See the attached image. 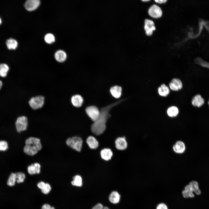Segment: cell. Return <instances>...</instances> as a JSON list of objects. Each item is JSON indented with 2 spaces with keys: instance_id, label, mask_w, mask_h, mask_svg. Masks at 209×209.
<instances>
[{
  "instance_id": "cell-33",
  "label": "cell",
  "mask_w": 209,
  "mask_h": 209,
  "mask_svg": "<svg viewBox=\"0 0 209 209\" xmlns=\"http://www.w3.org/2000/svg\"><path fill=\"white\" fill-rule=\"evenodd\" d=\"M92 209H110L108 207L105 206L104 207L102 204L98 203L94 206Z\"/></svg>"
},
{
  "instance_id": "cell-31",
  "label": "cell",
  "mask_w": 209,
  "mask_h": 209,
  "mask_svg": "<svg viewBox=\"0 0 209 209\" xmlns=\"http://www.w3.org/2000/svg\"><path fill=\"white\" fill-rule=\"evenodd\" d=\"M195 62L202 66L209 69V63L206 62L200 59H197Z\"/></svg>"
},
{
  "instance_id": "cell-43",
  "label": "cell",
  "mask_w": 209,
  "mask_h": 209,
  "mask_svg": "<svg viewBox=\"0 0 209 209\" xmlns=\"http://www.w3.org/2000/svg\"><path fill=\"white\" fill-rule=\"evenodd\" d=\"M50 209H51V208H50Z\"/></svg>"
},
{
  "instance_id": "cell-13",
  "label": "cell",
  "mask_w": 209,
  "mask_h": 209,
  "mask_svg": "<svg viewBox=\"0 0 209 209\" xmlns=\"http://www.w3.org/2000/svg\"><path fill=\"white\" fill-rule=\"evenodd\" d=\"M115 143L116 148L120 150L125 149L127 146V143L125 137L117 138L115 141Z\"/></svg>"
},
{
  "instance_id": "cell-9",
  "label": "cell",
  "mask_w": 209,
  "mask_h": 209,
  "mask_svg": "<svg viewBox=\"0 0 209 209\" xmlns=\"http://www.w3.org/2000/svg\"><path fill=\"white\" fill-rule=\"evenodd\" d=\"M144 29L146 35L148 36H151L153 31L156 29L153 21L147 19H146L144 21Z\"/></svg>"
},
{
  "instance_id": "cell-1",
  "label": "cell",
  "mask_w": 209,
  "mask_h": 209,
  "mask_svg": "<svg viewBox=\"0 0 209 209\" xmlns=\"http://www.w3.org/2000/svg\"><path fill=\"white\" fill-rule=\"evenodd\" d=\"M120 100L102 108L100 111V114L98 119L92 125L91 130L94 134L99 135L103 133L106 128V123L109 118V111L113 107L123 101Z\"/></svg>"
},
{
  "instance_id": "cell-24",
  "label": "cell",
  "mask_w": 209,
  "mask_h": 209,
  "mask_svg": "<svg viewBox=\"0 0 209 209\" xmlns=\"http://www.w3.org/2000/svg\"><path fill=\"white\" fill-rule=\"evenodd\" d=\"M179 113L178 109L175 106H172L168 108L167 110L168 115L171 117L176 116Z\"/></svg>"
},
{
  "instance_id": "cell-32",
  "label": "cell",
  "mask_w": 209,
  "mask_h": 209,
  "mask_svg": "<svg viewBox=\"0 0 209 209\" xmlns=\"http://www.w3.org/2000/svg\"><path fill=\"white\" fill-rule=\"evenodd\" d=\"M8 143L5 140L0 141V151H5L8 148Z\"/></svg>"
},
{
  "instance_id": "cell-8",
  "label": "cell",
  "mask_w": 209,
  "mask_h": 209,
  "mask_svg": "<svg viewBox=\"0 0 209 209\" xmlns=\"http://www.w3.org/2000/svg\"><path fill=\"white\" fill-rule=\"evenodd\" d=\"M148 12L150 16L154 18L161 17L163 14L162 11L160 7L155 4L150 6L148 9Z\"/></svg>"
},
{
  "instance_id": "cell-23",
  "label": "cell",
  "mask_w": 209,
  "mask_h": 209,
  "mask_svg": "<svg viewBox=\"0 0 209 209\" xmlns=\"http://www.w3.org/2000/svg\"><path fill=\"white\" fill-rule=\"evenodd\" d=\"M6 44L8 48L10 50L15 49L18 46V42L15 39L10 38L7 39Z\"/></svg>"
},
{
  "instance_id": "cell-16",
  "label": "cell",
  "mask_w": 209,
  "mask_h": 209,
  "mask_svg": "<svg viewBox=\"0 0 209 209\" xmlns=\"http://www.w3.org/2000/svg\"><path fill=\"white\" fill-rule=\"evenodd\" d=\"M204 103V100L199 94L195 96L192 100V105L195 107H200L202 106Z\"/></svg>"
},
{
  "instance_id": "cell-30",
  "label": "cell",
  "mask_w": 209,
  "mask_h": 209,
  "mask_svg": "<svg viewBox=\"0 0 209 209\" xmlns=\"http://www.w3.org/2000/svg\"><path fill=\"white\" fill-rule=\"evenodd\" d=\"M51 185L48 183H46L44 188L41 190L42 192L44 194H48L51 190Z\"/></svg>"
},
{
  "instance_id": "cell-3",
  "label": "cell",
  "mask_w": 209,
  "mask_h": 209,
  "mask_svg": "<svg viewBox=\"0 0 209 209\" xmlns=\"http://www.w3.org/2000/svg\"><path fill=\"white\" fill-rule=\"evenodd\" d=\"M193 192H195L197 195H199L201 193L198 183L194 181L191 182L188 185L185 186L182 194L183 196L185 198H192L194 197Z\"/></svg>"
},
{
  "instance_id": "cell-35",
  "label": "cell",
  "mask_w": 209,
  "mask_h": 209,
  "mask_svg": "<svg viewBox=\"0 0 209 209\" xmlns=\"http://www.w3.org/2000/svg\"><path fill=\"white\" fill-rule=\"evenodd\" d=\"M156 209H168L167 205L164 203H160L158 204L156 207Z\"/></svg>"
},
{
  "instance_id": "cell-39",
  "label": "cell",
  "mask_w": 209,
  "mask_h": 209,
  "mask_svg": "<svg viewBox=\"0 0 209 209\" xmlns=\"http://www.w3.org/2000/svg\"><path fill=\"white\" fill-rule=\"evenodd\" d=\"M51 209H55V208L54 207L51 206Z\"/></svg>"
},
{
  "instance_id": "cell-41",
  "label": "cell",
  "mask_w": 209,
  "mask_h": 209,
  "mask_svg": "<svg viewBox=\"0 0 209 209\" xmlns=\"http://www.w3.org/2000/svg\"><path fill=\"white\" fill-rule=\"evenodd\" d=\"M149 1V0H142V1Z\"/></svg>"
},
{
  "instance_id": "cell-37",
  "label": "cell",
  "mask_w": 209,
  "mask_h": 209,
  "mask_svg": "<svg viewBox=\"0 0 209 209\" xmlns=\"http://www.w3.org/2000/svg\"><path fill=\"white\" fill-rule=\"evenodd\" d=\"M155 1L158 3H165L167 1V0H155Z\"/></svg>"
},
{
  "instance_id": "cell-38",
  "label": "cell",
  "mask_w": 209,
  "mask_h": 209,
  "mask_svg": "<svg viewBox=\"0 0 209 209\" xmlns=\"http://www.w3.org/2000/svg\"><path fill=\"white\" fill-rule=\"evenodd\" d=\"M2 85V83L1 81L0 80V89H1Z\"/></svg>"
},
{
  "instance_id": "cell-17",
  "label": "cell",
  "mask_w": 209,
  "mask_h": 209,
  "mask_svg": "<svg viewBox=\"0 0 209 209\" xmlns=\"http://www.w3.org/2000/svg\"><path fill=\"white\" fill-rule=\"evenodd\" d=\"M122 89L121 87L117 85L112 87L110 90L111 95L114 98H118L121 95Z\"/></svg>"
},
{
  "instance_id": "cell-20",
  "label": "cell",
  "mask_w": 209,
  "mask_h": 209,
  "mask_svg": "<svg viewBox=\"0 0 209 209\" xmlns=\"http://www.w3.org/2000/svg\"><path fill=\"white\" fill-rule=\"evenodd\" d=\"M158 91L159 95L162 97L167 96L170 92L169 88L165 84H162L158 88Z\"/></svg>"
},
{
  "instance_id": "cell-29",
  "label": "cell",
  "mask_w": 209,
  "mask_h": 209,
  "mask_svg": "<svg viewBox=\"0 0 209 209\" xmlns=\"http://www.w3.org/2000/svg\"><path fill=\"white\" fill-rule=\"evenodd\" d=\"M44 39L47 43L51 44L55 42V38L53 34L51 33H48L45 36Z\"/></svg>"
},
{
  "instance_id": "cell-28",
  "label": "cell",
  "mask_w": 209,
  "mask_h": 209,
  "mask_svg": "<svg viewBox=\"0 0 209 209\" xmlns=\"http://www.w3.org/2000/svg\"><path fill=\"white\" fill-rule=\"evenodd\" d=\"M17 181L18 183H23L25 179L26 175L24 173L22 172H16Z\"/></svg>"
},
{
  "instance_id": "cell-18",
  "label": "cell",
  "mask_w": 209,
  "mask_h": 209,
  "mask_svg": "<svg viewBox=\"0 0 209 209\" xmlns=\"http://www.w3.org/2000/svg\"><path fill=\"white\" fill-rule=\"evenodd\" d=\"M55 58L57 61L59 62H62L65 61L67 58L66 53L62 50H60L56 52Z\"/></svg>"
},
{
  "instance_id": "cell-27",
  "label": "cell",
  "mask_w": 209,
  "mask_h": 209,
  "mask_svg": "<svg viewBox=\"0 0 209 209\" xmlns=\"http://www.w3.org/2000/svg\"><path fill=\"white\" fill-rule=\"evenodd\" d=\"M9 67L7 65L5 64H0V76L4 77L7 75Z\"/></svg>"
},
{
  "instance_id": "cell-40",
  "label": "cell",
  "mask_w": 209,
  "mask_h": 209,
  "mask_svg": "<svg viewBox=\"0 0 209 209\" xmlns=\"http://www.w3.org/2000/svg\"><path fill=\"white\" fill-rule=\"evenodd\" d=\"M1 23H2L0 17V25L1 24Z\"/></svg>"
},
{
  "instance_id": "cell-19",
  "label": "cell",
  "mask_w": 209,
  "mask_h": 209,
  "mask_svg": "<svg viewBox=\"0 0 209 209\" xmlns=\"http://www.w3.org/2000/svg\"><path fill=\"white\" fill-rule=\"evenodd\" d=\"M101 158L103 159L108 161L111 159L113 155L111 150L109 148H104L100 152Z\"/></svg>"
},
{
  "instance_id": "cell-6",
  "label": "cell",
  "mask_w": 209,
  "mask_h": 209,
  "mask_svg": "<svg viewBox=\"0 0 209 209\" xmlns=\"http://www.w3.org/2000/svg\"><path fill=\"white\" fill-rule=\"evenodd\" d=\"M16 130L18 132L26 130L28 125L27 118L25 116L19 117L15 122Z\"/></svg>"
},
{
  "instance_id": "cell-2",
  "label": "cell",
  "mask_w": 209,
  "mask_h": 209,
  "mask_svg": "<svg viewBox=\"0 0 209 209\" xmlns=\"http://www.w3.org/2000/svg\"><path fill=\"white\" fill-rule=\"evenodd\" d=\"M42 147V145L39 138L30 137L26 140L24 152L27 155L33 156L40 151Z\"/></svg>"
},
{
  "instance_id": "cell-22",
  "label": "cell",
  "mask_w": 209,
  "mask_h": 209,
  "mask_svg": "<svg viewBox=\"0 0 209 209\" xmlns=\"http://www.w3.org/2000/svg\"><path fill=\"white\" fill-rule=\"evenodd\" d=\"M109 200L113 204L118 203L120 200V195L116 191L112 192L109 196Z\"/></svg>"
},
{
  "instance_id": "cell-10",
  "label": "cell",
  "mask_w": 209,
  "mask_h": 209,
  "mask_svg": "<svg viewBox=\"0 0 209 209\" xmlns=\"http://www.w3.org/2000/svg\"><path fill=\"white\" fill-rule=\"evenodd\" d=\"M40 3L39 0H28L25 3V8L28 11H32L36 9Z\"/></svg>"
},
{
  "instance_id": "cell-14",
  "label": "cell",
  "mask_w": 209,
  "mask_h": 209,
  "mask_svg": "<svg viewBox=\"0 0 209 209\" xmlns=\"http://www.w3.org/2000/svg\"><path fill=\"white\" fill-rule=\"evenodd\" d=\"M71 102L74 107H79L82 105L83 102V99L81 95L76 94L71 97Z\"/></svg>"
},
{
  "instance_id": "cell-12",
  "label": "cell",
  "mask_w": 209,
  "mask_h": 209,
  "mask_svg": "<svg viewBox=\"0 0 209 209\" xmlns=\"http://www.w3.org/2000/svg\"><path fill=\"white\" fill-rule=\"evenodd\" d=\"M41 165L37 163L32 164L27 167V171L28 174L30 175L39 174L40 172Z\"/></svg>"
},
{
  "instance_id": "cell-21",
  "label": "cell",
  "mask_w": 209,
  "mask_h": 209,
  "mask_svg": "<svg viewBox=\"0 0 209 209\" xmlns=\"http://www.w3.org/2000/svg\"><path fill=\"white\" fill-rule=\"evenodd\" d=\"M86 142L88 145L91 149H95L98 147V142L93 136H91L88 137Z\"/></svg>"
},
{
  "instance_id": "cell-34",
  "label": "cell",
  "mask_w": 209,
  "mask_h": 209,
  "mask_svg": "<svg viewBox=\"0 0 209 209\" xmlns=\"http://www.w3.org/2000/svg\"><path fill=\"white\" fill-rule=\"evenodd\" d=\"M46 183L43 181H40L37 183V186L41 190H42L45 186Z\"/></svg>"
},
{
  "instance_id": "cell-15",
  "label": "cell",
  "mask_w": 209,
  "mask_h": 209,
  "mask_svg": "<svg viewBox=\"0 0 209 209\" xmlns=\"http://www.w3.org/2000/svg\"><path fill=\"white\" fill-rule=\"evenodd\" d=\"M173 149L176 153L181 154L185 151V147L183 142L179 141L176 142L173 146Z\"/></svg>"
},
{
  "instance_id": "cell-5",
  "label": "cell",
  "mask_w": 209,
  "mask_h": 209,
  "mask_svg": "<svg viewBox=\"0 0 209 209\" xmlns=\"http://www.w3.org/2000/svg\"><path fill=\"white\" fill-rule=\"evenodd\" d=\"M45 98L43 96H37L31 98L28 101L30 107L34 110L42 108L44 103Z\"/></svg>"
},
{
  "instance_id": "cell-42",
  "label": "cell",
  "mask_w": 209,
  "mask_h": 209,
  "mask_svg": "<svg viewBox=\"0 0 209 209\" xmlns=\"http://www.w3.org/2000/svg\"><path fill=\"white\" fill-rule=\"evenodd\" d=\"M208 105H209V101H208Z\"/></svg>"
},
{
  "instance_id": "cell-7",
  "label": "cell",
  "mask_w": 209,
  "mask_h": 209,
  "mask_svg": "<svg viewBox=\"0 0 209 209\" xmlns=\"http://www.w3.org/2000/svg\"><path fill=\"white\" fill-rule=\"evenodd\" d=\"M85 111L88 116L94 122L96 121L100 116V111L95 106H91L87 107Z\"/></svg>"
},
{
  "instance_id": "cell-36",
  "label": "cell",
  "mask_w": 209,
  "mask_h": 209,
  "mask_svg": "<svg viewBox=\"0 0 209 209\" xmlns=\"http://www.w3.org/2000/svg\"><path fill=\"white\" fill-rule=\"evenodd\" d=\"M51 206L48 203H45L42 205L41 209H50Z\"/></svg>"
},
{
  "instance_id": "cell-11",
  "label": "cell",
  "mask_w": 209,
  "mask_h": 209,
  "mask_svg": "<svg viewBox=\"0 0 209 209\" xmlns=\"http://www.w3.org/2000/svg\"><path fill=\"white\" fill-rule=\"evenodd\" d=\"M182 86L181 81L178 78L173 79L169 84L170 89L173 91H178L181 90Z\"/></svg>"
},
{
  "instance_id": "cell-26",
  "label": "cell",
  "mask_w": 209,
  "mask_h": 209,
  "mask_svg": "<svg viewBox=\"0 0 209 209\" xmlns=\"http://www.w3.org/2000/svg\"><path fill=\"white\" fill-rule=\"evenodd\" d=\"M17 181L15 173L12 172L9 175L7 181L8 185L12 187L15 185Z\"/></svg>"
},
{
  "instance_id": "cell-4",
  "label": "cell",
  "mask_w": 209,
  "mask_h": 209,
  "mask_svg": "<svg viewBox=\"0 0 209 209\" xmlns=\"http://www.w3.org/2000/svg\"><path fill=\"white\" fill-rule=\"evenodd\" d=\"M66 145L73 149L80 152L82 149L83 141L79 137L73 136L68 138L66 142Z\"/></svg>"
},
{
  "instance_id": "cell-25",
  "label": "cell",
  "mask_w": 209,
  "mask_h": 209,
  "mask_svg": "<svg viewBox=\"0 0 209 209\" xmlns=\"http://www.w3.org/2000/svg\"><path fill=\"white\" fill-rule=\"evenodd\" d=\"M73 180L71 181V184L73 186L78 187L82 186V179L81 176L77 175L74 176Z\"/></svg>"
}]
</instances>
